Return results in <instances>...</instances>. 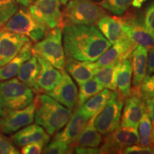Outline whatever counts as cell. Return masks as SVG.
Here are the masks:
<instances>
[{
    "mask_svg": "<svg viewBox=\"0 0 154 154\" xmlns=\"http://www.w3.org/2000/svg\"><path fill=\"white\" fill-rule=\"evenodd\" d=\"M61 29L66 59L94 62L111 47L94 25H65Z\"/></svg>",
    "mask_w": 154,
    "mask_h": 154,
    "instance_id": "obj_1",
    "label": "cell"
},
{
    "mask_svg": "<svg viewBox=\"0 0 154 154\" xmlns=\"http://www.w3.org/2000/svg\"><path fill=\"white\" fill-rule=\"evenodd\" d=\"M33 103L34 121L52 136L61 131L72 116V109L63 106L47 94H38Z\"/></svg>",
    "mask_w": 154,
    "mask_h": 154,
    "instance_id": "obj_2",
    "label": "cell"
},
{
    "mask_svg": "<svg viewBox=\"0 0 154 154\" xmlns=\"http://www.w3.org/2000/svg\"><path fill=\"white\" fill-rule=\"evenodd\" d=\"M34 101V92L18 79L0 83V116L24 109Z\"/></svg>",
    "mask_w": 154,
    "mask_h": 154,
    "instance_id": "obj_3",
    "label": "cell"
},
{
    "mask_svg": "<svg viewBox=\"0 0 154 154\" xmlns=\"http://www.w3.org/2000/svg\"><path fill=\"white\" fill-rule=\"evenodd\" d=\"M63 9L61 28L65 25H93L106 15L104 9L91 0H69Z\"/></svg>",
    "mask_w": 154,
    "mask_h": 154,
    "instance_id": "obj_4",
    "label": "cell"
},
{
    "mask_svg": "<svg viewBox=\"0 0 154 154\" xmlns=\"http://www.w3.org/2000/svg\"><path fill=\"white\" fill-rule=\"evenodd\" d=\"M32 54L39 56L59 71L64 70L66 56L62 42V29H51L42 40L36 42L32 48Z\"/></svg>",
    "mask_w": 154,
    "mask_h": 154,
    "instance_id": "obj_5",
    "label": "cell"
},
{
    "mask_svg": "<svg viewBox=\"0 0 154 154\" xmlns=\"http://www.w3.org/2000/svg\"><path fill=\"white\" fill-rule=\"evenodd\" d=\"M5 29L27 36L33 42L42 40L49 30L38 22L26 8L19 9L2 26Z\"/></svg>",
    "mask_w": 154,
    "mask_h": 154,
    "instance_id": "obj_6",
    "label": "cell"
},
{
    "mask_svg": "<svg viewBox=\"0 0 154 154\" xmlns=\"http://www.w3.org/2000/svg\"><path fill=\"white\" fill-rule=\"evenodd\" d=\"M124 99L118 91H111L107 103L94 121V126L101 135L106 136L120 126Z\"/></svg>",
    "mask_w": 154,
    "mask_h": 154,
    "instance_id": "obj_7",
    "label": "cell"
},
{
    "mask_svg": "<svg viewBox=\"0 0 154 154\" xmlns=\"http://www.w3.org/2000/svg\"><path fill=\"white\" fill-rule=\"evenodd\" d=\"M29 11L38 22L49 29L61 28L62 13L59 0H34L29 6Z\"/></svg>",
    "mask_w": 154,
    "mask_h": 154,
    "instance_id": "obj_8",
    "label": "cell"
},
{
    "mask_svg": "<svg viewBox=\"0 0 154 154\" xmlns=\"http://www.w3.org/2000/svg\"><path fill=\"white\" fill-rule=\"evenodd\" d=\"M139 144L137 128L120 127L106 135L100 148V153H122L125 148Z\"/></svg>",
    "mask_w": 154,
    "mask_h": 154,
    "instance_id": "obj_9",
    "label": "cell"
},
{
    "mask_svg": "<svg viewBox=\"0 0 154 154\" xmlns=\"http://www.w3.org/2000/svg\"><path fill=\"white\" fill-rule=\"evenodd\" d=\"M123 107L124 110L121 118V127L137 128L142 116L147 111L145 100L140 96L138 89H131V93L125 99Z\"/></svg>",
    "mask_w": 154,
    "mask_h": 154,
    "instance_id": "obj_10",
    "label": "cell"
},
{
    "mask_svg": "<svg viewBox=\"0 0 154 154\" xmlns=\"http://www.w3.org/2000/svg\"><path fill=\"white\" fill-rule=\"evenodd\" d=\"M29 42L27 36L0 27V67L10 61Z\"/></svg>",
    "mask_w": 154,
    "mask_h": 154,
    "instance_id": "obj_11",
    "label": "cell"
},
{
    "mask_svg": "<svg viewBox=\"0 0 154 154\" xmlns=\"http://www.w3.org/2000/svg\"><path fill=\"white\" fill-rule=\"evenodd\" d=\"M35 108L32 102L24 109L0 116V132L11 134L34 122Z\"/></svg>",
    "mask_w": 154,
    "mask_h": 154,
    "instance_id": "obj_12",
    "label": "cell"
},
{
    "mask_svg": "<svg viewBox=\"0 0 154 154\" xmlns=\"http://www.w3.org/2000/svg\"><path fill=\"white\" fill-rule=\"evenodd\" d=\"M61 79L56 87L47 93L54 99L68 109L74 110L76 108L78 99V89L72 77L64 70L61 71Z\"/></svg>",
    "mask_w": 154,
    "mask_h": 154,
    "instance_id": "obj_13",
    "label": "cell"
},
{
    "mask_svg": "<svg viewBox=\"0 0 154 154\" xmlns=\"http://www.w3.org/2000/svg\"><path fill=\"white\" fill-rule=\"evenodd\" d=\"M88 120L89 119L81 112L79 108H76L70 119L64 126V128L57 132L53 139L63 142L67 145H73L85 128Z\"/></svg>",
    "mask_w": 154,
    "mask_h": 154,
    "instance_id": "obj_14",
    "label": "cell"
},
{
    "mask_svg": "<svg viewBox=\"0 0 154 154\" xmlns=\"http://www.w3.org/2000/svg\"><path fill=\"white\" fill-rule=\"evenodd\" d=\"M121 18L126 35L133 43L136 45L143 46L148 49L153 47L154 37L136 17L129 16Z\"/></svg>",
    "mask_w": 154,
    "mask_h": 154,
    "instance_id": "obj_15",
    "label": "cell"
},
{
    "mask_svg": "<svg viewBox=\"0 0 154 154\" xmlns=\"http://www.w3.org/2000/svg\"><path fill=\"white\" fill-rule=\"evenodd\" d=\"M112 45V47L108 49L99 59L95 61L96 66L99 68L113 62H121L124 59L130 58L133 50L136 46L128 36L121 38Z\"/></svg>",
    "mask_w": 154,
    "mask_h": 154,
    "instance_id": "obj_16",
    "label": "cell"
},
{
    "mask_svg": "<svg viewBox=\"0 0 154 154\" xmlns=\"http://www.w3.org/2000/svg\"><path fill=\"white\" fill-rule=\"evenodd\" d=\"M11 139L14 145L22 147L26 144L35 142H43L47 144L51 137L43 127L37 124H31L16 131Z\"/></svg>",
    "mask_w": 154,
    "mask_h": 154,
    "instance_id": "obj_17",
    "label": "cell"
},
{
    "mask_svg": "<svg viewBox=\"0 0 154 154\" xmlns=\"http://www.w3.org/2000/svg\"><path fill=\"white\" fill-rule=\"evenodd\" d=\"M35 56V55H34ZM40 65L37 84L41 92L48 93L56 87L61 79V71L56 69L49 62L39 56H35Z\"/></svg>",
    "mask_w": 154,
    "mask_h": 154,
    "instance_id": "obj_18",
    "label": "cell"
},
{
    "mask_svg": "<svg viewBox=\"0 0 154 154\" xmlns=\"http://www.w3.org/2000/svg\"><path fill=\"white\" fill-rule=\"evenodd\" d=\"M65 67L79 86L93 79L100 69L96 66L95 61L91 62L70 59H66Z\"/></svg>",
    "mask_w": 154,
    "mask_h": 154,
    "instance_id": "obj_19",
    "label": "cell"
},
{
    "mask_svg": "<svg viewBox=\"0 0 154 154\" xmlns=\"http://www.w3.org/2000/svg\"><path fill=\"white\" fill-rule=\"evenodd\" d=\"M96 24L100 32L111 45L121 38L128 36L125 32L121 17L105 15L100 19Z\"/></svg>",
    "mask_w": 154,
    "mask_h": 154,
    "instance_id": "obj_20",
    "label": "cell"
},
{
    "mask_svg": "<svg viewBox=\"0 0 154 154\" xmlns=\"http://www.w3.org/2000/svg\"><path fill=\"white\" fill-rule=\"evenodd\" d=\"M130 59L132 60L133 88L138 89L147 72L148 49L141 45H136L133 50Z\"/></svg>",
    "mask_w": 154,
    "mask_h": 154,
    "instance_id": "obj_21",
    "label": "cell"
},
{
    "mask_svg": "<svg viewBox=\"0 0 154 154\" xmlns=\"http://www.w3.org/2000/svg\"><path fill=\"white\" fill-rule=\"evenodd\" d=\"M32 42L26 43L21 51L10 61L0 67V81L9 79L17 75L21 66L32 57Z\"/></svg>",
    "mask_w": 154,
    "mask_h": 154,
    "instance_id": "obj_22",
    "label": "cell"
},
{
    "mask_svg": "<svg viewBox=\"0 0 154 154\" xmlns=\"http://www.w3.org/2000/svg\"><path fill=\"white\" fill-rule=\"evenodd\" d=\"M39 72V63L36 57L32 54V57L21 66L17 74V79L30 88L34 93L40 94L41 91L37 84Z\"/></svg>",
    "mask_w": 154,
    "mask_h": 154,
    "instance_id": "obj_23",
    "label": "cell"
},
{
    "mask_svg": "<svg viewBox=\"0 0 154 154\" xmlns=\"http://www.w3.org/2000/svg\"><path fill=\"white\" fill-rule=\"evenodd\" d=\"M132 65L130 58L124 59L120 63L117 74L116 86L119 93L124 99L131 93Z\"/></svg>",
    "mask_w": 154,
    "mask_h": 154,
    "instance_id": "obj_24",
    "label": "cell"
},
{
    "mask_svg": "<svg viewBox=\"0 0 154 154\" xmlns=\"http://www.w3.org/2000/svg\"><path fill=\"white\" fill-rule=\"evenodd\" d=\"M111 94V90L105 88L88 99L79 109L83 114L90 119L96 116L104 107Z\"/></svg>",
    "mask_w": 154,
    "mask_h": 154,
    "instance_id": "obj_25",
    "label": "cell"
},
{
    "mask_svg": "<svg viewBox=\"0 0 154 154\" xmlns=\"http://www.w3.org/2000/svg\"><path fill=\"white\" fill-rule=\"evenodd\" d=\"M96 116L88 120L85 128L75 143L72 145L73 149L75 147L98 148L103 141L102 135L96 130L94 121Z\"/></svg>",
    "mask_w": 154,
    "mask_h": 154,
    "instance_id": "obj_26",
    "label": "cell"
},
{
    "mask_svg": "<svg viewBox=\"0 0 154 154\" xmlns=\"http://www.w3.org/2000/svg\"><path fill=\"white\" fill-rule=\"evenodd\" d=\"M120 63L121 61L113 62L101 67L94 78L103 88L116 91L117 89V74Z\"/></svg>",
    "mask_w": 154,
    "mask_h": 154,
    "instance_id": "obj_27",
    "label": "cell"
},
{
    "mask_svg": "<svg viewBox=\"0 0 154 154\" xmlns=\"http://www.w3.org/2000/svg\"><path fill=\"white\" fill-rule=\"evenodd\" d=\"M139 143L143 147L153 146L154 130L147 112L144 113L140 119L139 124Z\"/></svg>",
    "mask_w": 154,
    "mask_h": 154,
    "instance_id": "obj_28",
    "label": "cell"
},
{
    "mask_svg": "<svg viewBox=\"0 0 154 154\" xmlns=\"http://www.w3.org/2000/svg\"><path fill=\"white\" fill-rule=\"evenodd\" d=\"M79 92L78 93L76 108L80 107L90 98L95 95L103 89L102 86L95 79L87 81L79 86Z\"/></svg>",
    "mask_w": 154,
    "mask_h": 154,
    "instance_id": "obj_29",
    "label": "cell"
},
{
    "mask_svg": "<svg viewBox=\"0 0 154 154\" xmlns=\"http://www.w3.org/2000/svg\"><path fill=\"white\" fill-rule=\"evenodd\" d=\"M134 0H102L99 5L116 16H121L128 10Z\"/></svg>",
    "mask_w": 154,
    "mask_h": 154,
    "instance_id": "obj_30",
    "label": "cell"
},
{
    "mask_svg": "<svg viewBox=\"0 0 154 154\" xmlns=\"http://www.w3.org/2000/svg\"><path fill=\"white\" fill-rule=\"evenodd\" d=\"M18 9V3L15 0H0V27H2Z\"/></svg>",
    "mask_w": 154,
    "mask_h": 154,
    "instance_id": "obj_31",
    "label": "cell"
},
{
    "mask_svg": "<svg viewBox=\"0 0 154 154\" xmlns=\"http://www.w3.org/2000/svg\"><path fill=\"white\" fill-rule=\"evenodd\" d=\"M72 151H74V149L72 146L53 139L49 144L44 146L42 153L45 154H64L72 153Z\"/></svg>",
    "mask_w": 154,
    "mask_h": 154,
    "instance_id": "obj_32",
    "label": "cell"
},
{
    "mask_svg": "<svg viewBox=\"0 0 154 154\" xmlns=\"http://www.w3.org/2000/svg\"><path fill=\"white\" fill-rule=\"evenodd\" d=\"M138 92L144 100L154 95V74L146 75L138 88Z\"/></svg>",
    "mask_w": 154,
    "mask_h": 154,
    "instance_id": "obj_33",
    "label": "cell"
},
{
    "mask_svg": "<svg viewBox=\"0 0 154 154\" xmlns=\"http://www.w3.org/2000/svg\"><path fill=\"white\" fill-rule=\"evenodd\" d=\"M20 152L14 146L11 139L0 132V154H19Z\"/></svg>",
    "mask_w": 154,
    "mask_h": 154,
    "instance_id": "obj_34",
    "label": "cell"
},
{
    "mask_svg": "<svg viewBox=\"0 0 154 154\" xmlns=\"http://www.w3.org/2000/svg\"><path fill=\"white\" fill-rule=\"evenodd\" d=\"M143 24L146 29L154 37V2L146 9Z\"/></svg>",
    "mask_w": 154,
    "mask_h": 154,
    "instance_id": "obj_35",
    "label": "cell"
},
{
    "mask_svg": "<svg viewBox=\"0 0 154 154\" xmlns=\"http://www.w3.org/2000/svg\"><path fill=\"white\" fill-rule=\"evenodd\" d=\"M153 146H148V147H143L141 146L133 145L125 148L122 153L125 154H148L152 153Z\"/></svg>",
    "mask_w": 154,
    "mask_h": 154,
    "instance_id": "obj_36",
    "label": "cell"
},
{
    "mask_svg": "<svg viewBox=\"0 0 154 154\" xmlns=\"http://www.w3.org/2000/svg\"><path fill=\"white\" fill-rule=\"evenodd\" d=\"M46 144L43 142H35L26 144L22 146V153L24 154H38L41 153L43 150L44 146Z\"/></svg>",
    "mask_w": 154,
    "mask_h": 154,
    "instance_id": "obj_37",
    "label": "cell"
},
{
    "mask_svg": "<svg viewBox=\"0 0 154 154\" xmlns=\"http://www.w3.org/2000/svg\"><path fill=\"white\" fill-rule=\"evenodd\" d=\"M154 73V46L150 49L149 54H148L147 72L146 75H151Z\"/></svg>",
    "mask_w": 154,
    "mask_h": 154,
    "instance_id": "obj_38",
    "label": "cell"
},
{
    "mask_svg": "<svg viewBox=\"0 0 154 154\" xmlns=\"http://www.w3.org/2000/svg\"><path fill=\"white\" fill-rule=\"evenodd\" d=\"M74 153L79 154H97L100 153V149L92 147H75Z\"/></svg>",
    "mask_w": 154,
    "mask_h": 154,
    "instance_id": "obj_39",
    "label": "cell"
},
{
    "mask_svg": "<svg viewBox=\"0 0 154 154\" xmlns=\"http://www.w3.org/2000/svg\"><path fill=\"white\" fill-rule=\"evenodd\" d=\"M147 109V111L146 112L149 114L150 119H151L152 126H153V128L154 130V109H152V108H146Z\"/></svg>",
    "mask_w": 154,
    "mask_h": 154,
    "instance_id": "obj_40",
    "label": "cell"
},
{
    "mask_svg": "<svg viewBox=\"0 0 154 154\" xmlns=\"http://www.w3.org/2000/svg\"><path fill=\"white\" fill-rule=\"evenodd\" d=\"M17 3L22 6V7H27L32 4L34 0H15Z\"/></svg>",
    "mask_w": 154,
    "mask_h": 154,
    "instance_id": "obj_41",
    "label": "cell"
},
{
    "mask_svg": "<svg viewBox=\"0 0 154 154\" xmlns=\"http://www.w3.org/2000/svg\"><path fill=\"white\" fill-rule=\"evenodd\" d=\"M146 108H152L154 109V95L152 96L151 97L145 100Z\"/></svg>",
    "mask_w": 154,
    "mask_h": 154,
    "instance_id": "obj_42",
    "label": "cell"
},
{
    "mask_svg": "<svg viewBox=\"0 0 154 154\" xmlns=\"http://www.w3.org/2000/svg\"><path fill=\"white\" fill-rule=\"evenodd\" d=\"M147 0H134L132 2V6L135 8H140L143 5V2H145Z\"/></svg>",
    "mask_w": 154,
    "mask_h": 154,
    "instance_id": "obj_43",
    "label": "cell"
},
{
    "mask_svg": "<svg viewBox=\"0 0 154 154\" xmlns=\"http://www.w3.org/2000/svg\"><path fill=\"white\" fill-rule=\"evenodd\" d=\"M69 1V0H59V2H60L61 5H66L67 3H68V2Z\"/></svg>",
    "mask_w": 154,
    "mask_h": 154,
    "instance_id": "obj_44",
    "label": "cell"
},
{
    "mask_svg": "<svg viewBox=\"0 0 154 154\" xmlns=\"http://www.w3.org/2000/svg\"><path fill=\"white\" fill-rule=\"evenodd\" d=\"M152 153H154V146H153V151H152Z\"/></svg>",
    "mask_w": 154,
    "mask_h": 154,
    "instance_id": "obj_45",
    "label": "cell"
},
{
    "mask_svg": "<svg viewBox=\"0 0 154 154\" xmlns=\"http://www.w3.org/2000/svg\"><path fill=\"white\" fill-rule=\"evenodd\" d=\"M96 1H97V0H96Z\"/></svg>",
    "mask_w": 154,
    "mask_h": 154,
    "instance_id": "obj_46",
    "label": "cell"
}]
</instances>
